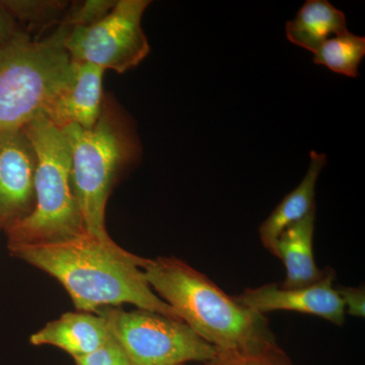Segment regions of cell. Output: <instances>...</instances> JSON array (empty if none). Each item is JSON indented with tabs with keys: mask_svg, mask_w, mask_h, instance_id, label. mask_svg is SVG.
Segmentation results:
<instances>
[{
	"mask_svg": "<svg viewBox=\"0 0 365 365\" xmlns=\"http://www.w3.org/2000/svg\"><path fill=\"white\" fill-rule=\"evenodd\" d=\"M36 155L35 208L9 230V247L66 241L86 230L71 185V148L63 132L40 115L23 127Z\"/></svg>",
	"mask_w": 365,
	"mask_h": 365,
	"instance_id": "3",
	"label": "cell"
},
{
	"mask_svg": "<svg viewBox=\"0 0 365 365\" xmlns=\"http://www.w3.org/2000/svg\"><path fill=\"white\" fill-rule=\"evenodd\" d=\"M76 365H131L124 350L109 333L107 341L91 354L74 359Z\"/></svg>",
	"mask_w": 365,
	"mask_h": 365,
	"instance_id": "17",
	"label": "cell"
},
{
	"mask_svg": "<svg viewBox=\"0 0 365 365\" xmlns=\"http://www.w3.org/2000/svg\"><path fill=\"white\" fill-rule=\"evenodd\" d=\"M148 0H120L102 18L88 25L71 26L64 47L72 61L85 62L124 73L150 52L141 20Z\"/></svg>",
	"mask_w": 365,
	"mask_h": 365,
	"instance_id": "7",
	"label": "cell"
},
{
	"mask_svg": "<svg viewBox=\"0 0 365 365\" xmlns=\"http://www.w3.org/2000/svg\"><path fill=\"white\" fill-rule=\"evenodd\" d=\"M108 337L109 330L102 316L78 311L49 322L31 336L30 342L34 346H54L74 359L96 351Z\"/></svg>",
	"mask_w": 365,
	"mask_h": 365,
	"instance_id": "11",
	"label": "cell"
},
{
	"mask_svg": "<svg viewBox=\"0 0 365 365\" xmlns=\"http://www.w3.org/2000/svg\"><path fill=\"white\" fill-rule=\"evenodd\" d=\"M309 169L299 186L282 199L259 228L262 245L271 254H273L278 237L287 228L316 211L317 182L328 160L325 153L314 150L309 153Z\"/></svg>",
	"mask_w": 365,
	"mask_h": 365,
	"instance_id": "13",
	"label": "cell"
},
{
	"mask_svg": "<svg viewBox=\"0 0 365 365\" xmlns=\"http://www.w3.org/2000/svg\"><path fill=\"white\" fill-rule=\"evenodd\" d=\"M16 34L11 30V24L6 20V16L0 13V45L11 40Z\"/></svg>",
	"mask_w": 365,
	"mask_h": 365,
	"instance_id": "19",
	"label": "cell"
},
{
	"mask_svg": "<svg viewBox=\"0 0 365 365\" xmlns=\"http://www.w3.org/2000/svg\"><path fill=\"white\" fill-rule=\"evenodd\" d=\"M61 130L71 148L72 190L86 232L114 244L106 228V205L118 170L128 157V145L111 120L102 115L91 129L71 124Z\"/></svg>",
	"mask_w": 365,
	"mask_h": 365,
	"instance_id": "5",
	"label": "cell"
},
{
	"mask_svg": "<svg viewBox=\"0 0 365 365\" xmlns=\"http://www.w3.org/2000/svg\"><path fill=\"white\" fill-rule=\"evenodd\" d=\"M107 323L131 365H186L208 361L217 350L184 322L155 312L103 307Z\"/></svg>",
	"mask_w": 365,
	"mask_h": 365,
	"instance_id": "6",
	"label": "cell"
},
{
	"mask_svg": "<svg viewBox=\"0 0 365 365\" xmlns=\"http://www.w3.org/2000/svg\"><path fill=\"white\" fill-rule=\"evenodd\" d=\"M335 278V271L326 267L323 277L309 287L283 288L279 283H267L259 287L246 288L234 299L241 306L263 316L276 311L297 312L343 326L346 311L334 287Z\"/></svg>",
	"mask_w": 365,
	"mask_h": 365,
	"instance_id": "8",
	"label": "cell"
},
{
	"mask_svg": "<svg viewBox=\"0 0 365 365\" xmlns=\"http://www.w3.org/2000/svg\"><path fill=\"white\" fill-rule=\"evenodd\" d=\"M9 249L58 280L79 312L96 314L103 307L130 304L181 321L151 289L139 267L143 257L116 242L106 244L85 232L66 241Z\"/></svg>",
	"mask_w": 365,
	"mask_h": 365,
	"instance_id": "1",
	"label": "cell"
},
{
	"mask_svg": "<svg viewBox=\"0 0 365 365\" xmlns=\"http://www.w3.org/2000/svg\"><path fill=\"white\" fill-rule=\"evenodd\" d=\"M139 267L155 294L217 351L276 340L265 316L237 304L208 276L181 259L143 258Z\"/></svg>",
	"mask_w": 365,
	"mask_h": 365,
	"instance_id": "2",
	"label": "cell"
},
{
	"mask_svg": "<svg viewBox=\"0 0 365 365\" xmlns=\"http://www.w3.org/2000/svg\"><path fill=\"white\" fill-rule=\"evenodd\" d=\"M66 21L47 39L16 35L0 45V132L23 128L44 113L71 76Z\"/></svg>",
	"mask_w": 365,
	"mask_h": 365,
	"instance_id": "4",
	"label": "cell"
},
{
	"mask_svg": "<svg viewBox=\"0 0 365 365\" xmlns=\"http://www.w3.org/2000/svg\"><path fill=\"white\" fill-rule=\"evenodd\" d=\"M285 31L288 41L312 53L334 36L348 32L344 13L326 0L304 2Z\"/></svg>",
	"mask_w": 365,
	"mask_h": 365,
	"instance_id": "14",
	"label": "cell"
},
{
	"mask_svg": "<svg viewBox=\"0 0 365 365\" xmlns=\"http://www.w3.org/2000/svg\"><path fill=\"white\" fill-rule=\"evenodd\" d=\"M338 294H339L343 304H344L346 314L351 316L364 318L365 306V290L364 287H337Z\"/></svg>",
	"mask_w": 365,
	"mask_h": 365,
	"instance_id": "18",
	"label": "cell"
},
{
	"mask_svg": "<svg viewBox=\"0 0 365 365\" xmlns=\"http://www.w3.org/2000/svg\"><path fill=\"white\" fill-rule=\"evenodd\" d=\"M199 365H294L276 340L244 349L217 351L212 359Z\"/></svg>",
	"mask_w": 365,
	"mask_h": 365,
	"instance_id": "16",
	"label": "cell"
},
{
	"mask_svg": "<svg viewBox=\"0 0 365 365\" xmlns=\"http://www.w3.org/2000/svg\"><path fill=\"white\" fill-rule=\"evenodd\" d=\"M365 55V38L347 32L334 36L314 53V62L335 73L356 78Z\"/></svg>",
	"mask_w": 365,
	"mask_h": 365,
	"instance_id": "15",
	"label": "cell"
},
{
	"mask_svg": "<svg viewBox=\"0 0 365 365\" xmlns=\"http://www.w3.org/2000/svg\"><path fill=\"white\" fill-rule=\"evenodd\" d=\"M104 72L93 64L72 61L68 83L42 115L59 129L71 124L93 128L101 117Z\"/></svg>",
	"mask_w": 365,
	"mask_h": 365,
	"instance_id": "10",
	"label": "cell"
},
{
	"mask_svg": "<svg viewBox=\"0 0 365 365\" xmlns=\"http://www.w3.org/2000/svg\"><path fill=\"white\" fill-rule=\"evenodd\" d=\"M314 222L316 211L287 228L278 237L272 255L283 262L287 270L285 279L279 283L281 287H309L325 274V269H319L314 260Z\"/></svg>",
	"mask_w": 365,
	"mask_h": 365,
	"instance_id": "12",
	"label": "cell"
},
{
	"mask_svg": "<svg viewBox=\"0 0 365 365\" xmlns=\"http://www.w3.org/2000/svg\"><path fill=\"white\" fill-rule=\"evenodd\" d=\"M36 155L23 128L0 132V230L9 232L32 215Z\"/></svg>",
	"mask_w": 365,
	"mask_h": 365,
	"instance_id": "9",
	"label": "cell"
}]
</instances>
